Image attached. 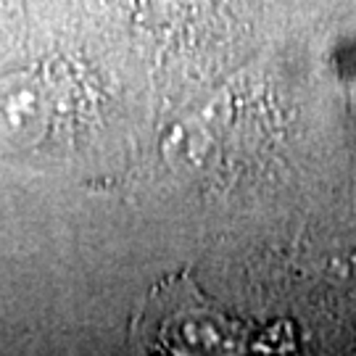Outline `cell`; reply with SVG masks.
Here are the masks:
<instances>
[{
    "label": "cell",
    "mask_w": 356,
    "mask_h": 356,
    "mask_svg": "<svg viewBox=\"0 0 356 356\" xmlns=\"http://www.w3.org/2000/svg\"><path fill=\"white\" fill-rule=\"evenodd\" d=\"M138 330L148 348L172 354L227 351L232 343L227 322L201 304H179L175 285H166L161 298L148 301Z\"/></svg>",
    "instance_id": "6da1fadb"
}]
</instances>
